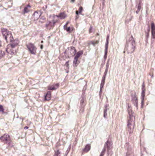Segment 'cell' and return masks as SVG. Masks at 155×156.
Masks as SVG:
<instances>
[{"instance_id": "6da1fadb", "label": "cell", "mask_w": 155, "mask_h": 156, "mask_svg": "<svg viewBox=\"0 0 155 156\" xmlns=\"http://www.w3.org/2000/svg\"><path fill=\"white\" fill-rule=\"evenodd\" d=\"M128 127L129 132L131 134L133 132L134 126H135V117L134 113L131 109V106L130 103L128 104Z\"/></svg>"}, {"instance_id": "7a4b0ae2", "label": "cell", "mask_w": 155, "mask_h": 156, "mask_svg": "<svg viewBox=\"0 0 155 156\" xmlns=\"http://www.w3.org/2000/svg\"><path fill=\"white\" fill-rule=\"evenodd\" d=\"M19 43V40L18 39H16L11 42L7 47L6 51L7 53L11 55L15 54L18 49Z\"/></svg>"}, {"instance_id": "3957f363", "label": "cell", "mask_w": 155, "mask_h": 156, "mask_svg": "<svg viewBox=\"0 0 155 156\" xmlns=\"http://www.w3.org/2000/svg\"><path fill=\"white\" fill-rule=\"evenodd\" d=\"M76 50L74 47H70L68 48L65 52L60 55L59 59L60 60H64L66 59L71 58L75 55Z\"/></svg>"}, {"instance_id": "277c9868", "label": "cell", "mask_w": 155, "mask_h": 156, "mask_svg": "<svg viewBox=\"0 0 155 156\" xmlns=\"http://www.w3.org/2000/svg\"><path fill=\"white\" fill-rule=\"evenodd\" d=\"M136 49V44L135 40L132 36L129 39L128 42L127 44V51L128 53H131L134 52Z\"/></svg>"}, {"instance_id": "5b68a950", "label": "cell", "mask_w": 155, "mask_h": 156, "mask_svg": "<svg viewBox=\"0 0 155 156\" xmlns=\"http://www.w3.org/2000/svg\"><path fill=\"white\" fill-rule=\"evenodd\" d=\"M86 86L87 84H86L83 89L82 93V97L80 101V111L82 113L83 112L86 106Z\"/></svg>"}, {"instance_id": "8992f818", "label": "cell", "mask_w": 155, "mask_h": 156, "mask_svg": "<svg viewBox=\"0 0 155 156\" xmlns=\"http://www.w3.org/2000/svg\"><path fill=\"white\" fill-rule=\"evenodd\" d=\"M2 32L7 42H11L14 40L12 33L7 29H2Z\"/></svg>"}, {"instance_id": "52a82bcc", "label": "cell", "mask_w": 155, "mask_h": 156, "mask_svg": "<svg viewBox=\"0 0 155 156\" xmlns=\"http://www.w3.org/2000/svg\"><path fill=\"white\" fill-rule=\"evenodd\" d=\"M109 65V59L108 60V63L106 66V70H105V73H104V75L103 76L102 79V82H101V87H100V93H99V96L101 98L102 97V93L103 88L104 87V85H105V80H106V76H107V73H108V70Z\"/></svg>"}, {"instance_id": "ba28073f", "label": "cell", "mask_w": 155, "mask_h": 156, "mask_svg": "<svg viewBox=\"0 0 155 156\" xmlns=\"http://www.w3.org/2000/svg\"><path fill=\"white\" fill-rule=\"evenodd\" d=\"M106 147L108 150V154L109 156H111L112 152V148H113V144H112V140H111V137H110L108 139L107 141V143H106Z\"/></svg>"}, {"instance_id": "9c48e42d", "label": "cell", "mask_w": 155, "mask_h": 156, "mask_svg": "<svg viewBox=\"0 0 155 156\" xmlns=\"http://www.w3.org/2000/svg\"><path fill=\"white\" fill-rule=\"evenodd\" d=\"M109 41V36L108 35L107 38V41H106V45H105V53H104V59H103V61L102 62V68L103 67V65L105 64V61L107 60V56H108V49Z\"/></svg>"}, {"instance_id": "30bf717a", "label": "cell", "mask_w": 155, "mask_h": 156, "mask_svg": "<svg viewBox=\"0 0 155 156\" xmlns=\"http://www.w3.org/2000/svg\"><path fill=\"white\" fill-rule=\"evenodd\" d=\"M131 101L134 106L138 109V98L136 95V92L134 91H132L131 92Z\"/></svg>"}, {"instance_id": "8fae6325", "label": "cell", "mask_w": 155, "mask_h": 156, "mask_svg": "<svg viewBox=\"0 0 155 156\" xmlns=\"http://www.w3.org/2000/svg\"><path fill=\"white\" fill-rule=\"evenodd\" d=\"M145 93H146V87L145 83L143 82L142 86V91H141V108H143L144 105V100H145Z\"/></svg>"}, {"instance_id": "7c38bea8", "label": "cell", "mask_w": 155, "mask_h": 156, "mask_svg": "<svg viewBox=\"0 0 155 156\" xmlns=\"http://www.w3.org/2000/svg\"><path fill=\"white\" fill-rule=\"evenodd\" d=\"M1 141L6 144H9L11 141L10 137L9 135L7 134H5L1 137Z\"/></svg>"}, {"instance_id": "4fadbf2b", "label": "cell", "mask_w": 155, "mask_h": 156, "mask_svg": "<svg viewBox=\"0 0 155 156\" xmlns=\"http://www.w3.org/2000/svg\"><path fill=\"white\" fill-rule=\"evenodd\" d=\"M83 52V51H80L77 53L75 57L74 60L73 64L74 67H76L78 65V59H79V58L82 55Z\"/></svg>"}, {"instance_id": "5bb4252c", "label": "cell", "mask_w": 155, "mask_h": 156, "mask_svg": "<svg viewBox=\"0 0 155 156\" xmlns=\"http://www.w3.org/2000/svg\"><path fill=\"white\" fill-rule=\"evenodd\" d=\"M27 47L28 49L29 50L31 54H36L37 49H36V47H35L34 44L31 43H28L27 45Z\"/></svg>"}, {"instance_id": "9a60e30c", "label": "cell", "mask_w": 155, "mask_h": 156, "mask_svg": "<svg viewBox=\"0 0 155 156\" xmlns=\"http://www.w3.org/2000/svg\"><path fill=\"white\" fill-rule=\"evenodd\" d=\"M41 14H42V12L40 11H38L35 12H34V14H33V16H32L33 19L35 21L38 19L41 16Z\"/></svg>"}, {"instance_id": "2e32d148", "label": "cell", "mask_w": 155, "mask_h": 156, "mask_svg": "<svg viewBox=\"0 0 155 156\" xmlns=\"http://www.w3.org/2000/svg\"><path fill=\"white\" fill-rule=\"evenodd\" d=\"M91 146L90 144H87V145H86V147H85L84 148L83 150L82 151V154L83 155V154L89 152V151L91 149Z\"/></svg>"}, {"instance_id": "e0dca14e", "label": "cell", "mask_w": 155, "mask_h": 156, "mask_svg": "<svg viewBox=\"0 0 155 156\" xmlns=\"http://www.w3.org/2000/svg\"><path fill=\"white\" fill-rule=\"evenodd\" d=\"M151 34L153 39H155V25L153 22L151 24Z\"/></svg>"}, {"instance_id": "ac0fdd59", "label": "cell", "mask_w": 155, "mask_h": 156, "mask_svg": "<svg viewBox=\"0 0 155 156\" xmlns=\"http://www.w3.org/2000/svg\"><path fill=\"white\" fill-rule=\"evenodd\" d=\"M55 23V22H49L46 25V27L48 29H51L54 27Z\"/></svg>"}, {"instance_id": "d6986e66", "label": "cell", "mask_w": 155, "mask_h": 156, "mask_svg": "<svg viewBox=\"0 0 155 156\" xmlns=\"http://www.w3.org/2000/svg\"><path fill=\"white\" fill-rule=\"evenodd\" d=\"M59 87V84H55V85H53V86H49L48 88V89L49 90H56L58 89Z\"/></svg>"}, {"instance_id": "ffe728a7", "label": "cell", "mask_w": 155, "mask_h": 156, "mask_svg": "<svg viewBox=\"0 0 155 156\" xmlns=\"http://www.w3.org/2000/svg\"><path fill=\"white\" fill-rule=\"evenodd\" d=\"M68 23H66V24L64 26V29L66 30V31H67L68 32H71L73 31V28H71V27H68L67 26V25H68Z\"/></svg>"}, {"instance_id": "44dd1931", "label": "cell", "mask_w": 155, "mask_h": 156, "mask_svg": "<svg viewBox=\"0 0 155 156\" xmlns=\"http://www.w3.org/2000/svg\"><path fill=\"white\" fill-rule=\"evenodd\" d=\"M51 99V92H48L45 97V99L46 100H50Z\"/></svg>"}, {"instance_id": "7402d4cb", "label": "cell", "mask_w": 155, "mask_h": 156, "mask_svg": "<svg viewBox=\"0 0 155 156\" xmlns=\"http://www.w3.org/2000/svg\"><path fill=\"white\" fill-rule=\"evenodd\" d=\"M57 17L60 19H64L66 17V14L65 12H62L60 13L58 15H57Z\"/></svg>"}, {"instance_id": "603a6c76", "label": "cell", "mask_w": 155, "mask_h": 156, "mask_svg": "<svg viewBox=\"0 0 155 156\" xmlns=\"http://www.w3.org/2000/svg\"><path fill=\"white\" fill-rule=\"evenodd\" d=\"M31 9V6L30 5H27L24 9V13H28Z\"/></svg>"}, {"instance_id": "cb8c5ba5", "label": "cell", "mask_w": 155, "mask_h": 156, "mask_svg": "<svg viewBox=\"0 0 155 156\" xmlns=\"http://www.w3.org/2000/svg\"><path fill=\"white\" fill-rule=\"evenodd\" d=\"M69 63V61H67L64 65L65 70L66 73H68L69 72V63Z\"/></svg>"}, {"instance_id": "d4e9b609", "label": "cell", "mask_w": 155, "mask_h": 156, "mask_svg": "<svg viewBox=\"0 0 155 156\" xmlns=\"http://www.w3.org/2000/svg\"><path fill=\"white\" fill-rule=\"evenodd\" d=\"M108 105L107 104V105L105 106V109H104V117L105 118H107V111H108Z\"/></svg>"}, {"instance_id": "484cf974", "label": "cell", "mask_w": 155, "mask_h": 156, "mask_svg": "<svg viewBox=\"0 0 155 156\" xmlns=\"http://www.w3.org/2000/svg\"><path fill=\"white\" fill-rule=\"evenodd\" d=\"M106 145H105V147H104V148L103 149L102 151L101 152V154H100V156H104L105 155V152L106 151Z\"/></svg>"}, {"instance_id": "4316f807", "label": "cell", "mask_w": 155, "mask_h": 156, "mask_svg": "<svg viewBox=\"0 0 155 156\" xmlns=\"http://www.w3.org/2000/svg\"><path fill=\"white\" fill-rule=\"evenodd\" d=\"M46 19L45 17H42V18H40V22L41 23H43V22H45L46 21Z\"/></svg>"}, {"instance_id": "83f0119b", "label": "cell", "mask_w": 155, "mask_h": 156, "mask_svg": "<svg viewBox=\"0 0 155 156\" xmlns=\"http://www.w3.org/2000/svg\"><path fill=\"white\" fill-rule=\"evenodd\" d=\"M54 156H61V152H60V151H57L55 153Z\"/></svg>"}, {"instance_id": "f1b7e54d", "label": "cell", "mask_w": 155, "mask_h": 156, "mask_svg": "<svg viewBox=\"0 0 155 156\" xmlns=\"http://www.w3.org/2000/svg\"><path fill=\"white\" fill-rule=\"evenodd\" d=\"M140 8H141V2H140L139 4L137 10V13H138L139 12L140 10Z\"/></svg>"}, {"instance_id": "f546056e", "label": "cell", "mask_w": 155, "mask_h": 156, "mask_svg": "<svg viewBox=\"0 0 155 156\" xmlns=\"http://www.w3.org/2000/svg\"><path fill=\"white\" fill-rule=\"evenodd\" d=\"M5 55V53H4V52L2 51V50H1V58H2V57H3Z\"/></svg>"}, {"instance_id": "4dcf8cb0", "label": "cell", "mask_w": 155, "mask_h": 156, "mask_svg": "<svg viewBox=\"0 0 155 156\" xmlns=\"http://www.w3.org/2000/svg\"><path fill=\"white\" fill-rule=\"evenodd\" d=\"M1 111L2 112H4V108L3 107H2V105H1Z\"/></svg>"}, {"instance_id": "1f68e13d", "label": "cell", "mask_w": 155, "mask_h": 156, "mask_svg": "<svg viewBox=\"0 0 155 156\" xmlns=\"http://www.w3.org/2000/svg\"><path fill=\"white\" fill-rule=\"evenodd\" d=\"M82 7H81V8H79V11H78V12H79L80 13H82Z\"/></svg>"}, {"instance_id": "d6a6232c", "label": "cell", "mask_w": 155, "mask_h": 156, "mask_svg": "<svg viewBox=\"0 0 155 156\" xmlns=\"http://www.w3.org/2000/svg\"><path fill=\"white\" fill-rule=\"evenodd\" d=\"M25 156V155H24V156Z\"/></svg>"}]
</instances>
